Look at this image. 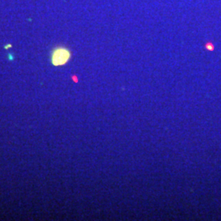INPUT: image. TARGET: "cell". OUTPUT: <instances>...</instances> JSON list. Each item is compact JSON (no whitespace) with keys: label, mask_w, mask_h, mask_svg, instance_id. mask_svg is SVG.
Returning <instances> with one entry per match:
<instances>
[{"label":"cell","mask_w":221,"mask_h":221,"mask_svg":"<svg viewBox=\"0 0 221 221\" xmlns=\"http://www.w3.org/2000/svg\"><path fill=\"white\" fill-rule=\"evenodd\" d=\"M71 58V52L66 48H57L53 51L51 56L52 64L55 66L65 65Z\"/></svg>","instance_id":"6da1fadb"},{"label":"cell","mask_w":221,"mask_h":221,"mask_svg":"<svg viewBox=\"0 0 221 221\" xmlns=\"http://www.w3.org/2000/svg\"><path fill=\"white\" fill-rule=\"evenodd\" d=\"M206 48L208 49V50H210V51L214 50V45H213V44H212L211 43H206Z\"/></svg>","instance_id":"7a4b0ae2"}]
</instances>
